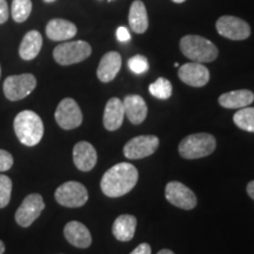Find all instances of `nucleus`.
Masks as SVG:
<instances>
[{"label":"nucleus","mask_w":254,"mask_h":254,"mask_svg":"<svg viewBox=\"0 0 254 254\" xmlns=\"http://www.w3.org/2000/svg\"><path fill=\"white\" fill-rule=\"evenodd\" d=\"M117 38H118V40L122 41V43H125V41H128L131 39V36H129L128 30H127L126 27L122 26L117 30Z\"/></svg>","instance_id":"obj_31"},{"label":"nucleus","mask_w":254,"mask_h":254,"mask_svg":"<svg viewBox=\"0 0 254 254\" xmlns=\"http://www.w3.org/2000/svg\"><path fill=\"white\" fill-rule=\"evenodd\" d=\"M138 178L139 173L134 165L119 163L105 172L100 182L101 190L110 198H119L134 189Z\"/></svg>","instance_id":"obj_1"},{"label":"nucleus","mask_w":254,"mask_h":254,"mask_svg":"<svg viewBox=\"0 0 254 254\" xmlns=\"http://www.w3.org/2000/svg\"><path fill=\"white\" fill-rule=\"evenodd\" d=\"M41 46H43V37L39 32H27L19 46V56L24 60H33L39 55Z\"/></svg>","instance_id":"obj_22"},{"label":"nucleus","mask_w":254,"mask_h":254,"mask_svg":"<svg viewBox=\"0 0 254 254\" xmlns=\"http://www.w3.org/2000/svg\"><path fill=\"white\" fill-rule=\"evenodd\" d=\"M0 77H1V67H0Z\"/></svg>","instance_id":"obj_38"},{"label":"nucleus","mask_w":254,"mask_h":254,"mask_svg":"<svg viewBox=\"0 0 254 254\" xmlns=\"http://www.w3.org/2000/svg\"><path fill=\"white\" fill-rule=\"evenodd\" d=\"M150 93L158 99H168L172 95V84L166 78H158L153 84L150 85Z\"/></svg>","instance_id":"obj_25"},{"label":"nucleus","mask_w":254,"mask_h":254,"mask_svg":"<svg viewBox=\"0 0 254 254\" xmlns=\"http://www.w3.org/2000/svg\"><path fill=\"white\" fill-rule=\"evenodd\" d=\"M37 86V79L31 73L11 75L4 81V94L8 100L18 101L26 98Z\"/></svg>","instance_id":"obj_7"},{"label":"nucleus","mask_w":254,"mask_h":254,"mask_svg":"<svg viewBox=\"0 0 254 254\" xmlns=\"http://www.w3.org/2000/svg\"><path fill=\"white\" fill-rule=\"evenodd\" d=\"M44 1H45V2H53V1H56V0H44Z\"/></svg>","instance_id":"obj_37"},{"label":"nucleus","mask_w":254,"mask_h":254,"mask_svg":"<svg viewBox=\"0 0 254 254\" xmlns=\"http://www.w3.org/2000/svg\"><path fill=\"white\" fill-rule=\"evenodd\" d=\"M128 67L135 74H142V73L147 72L148 62L144 56H134L128 60Z\"/></svg>","instance_id":"obj_28"},{"label":"nucleus","mask_w":254,"mask_h":254,"mask_svg":"<svg viewBox=\"0 0 254 254\" xmlns=\"http://www.w3.org/2000/svg\"><path fill=\"white\" fill-rule=\"evenodd\" d=\"M32 11V1L31 0H13L12 2V18L17 23H23L30 17Z\"/></svg>","instance_id":"obj_26"},{"label":"nucleus","mask_w":254,"mask_h":254,"mask_svg":"<svg viewBox=\"0 0 254 254\" xmlns=\"http://www.w3.org/2000/svg\"><path fill=\"white\" fill-rule=\"evenodd\" d=\"M180 80L192 87H202L209 81V71L200 63L184 64L178 72Z\"/></svg>","instance_id":"obj_13"},{"label":"nucleus","mask_w":254,"mask_h":254,"mask_svg":"<svg viewBox=\"0 0 254 254\" xmlns=\"http://www.w3.org/2000/svg\"><path fill=\"white\" fill-rule=\"evenodd\" d=\"M5 252V245L1 240H0V254H4Z\"/></svg>","instance_id":"obj_35"},{"label":"nucleus","mask_w":254,"mask_h":254,"mask_svg":"<svg viewBox=\"0 0 254 254\" xmlns=\"http://www.w3.org/2000/svg\"><path fill=\"white\" fill-rule=\"evenodd\" d=\"M12 193V180L5 174H0V208L8 205Z\"/></svg>","instance_id":"obj_27"},{"label":"nucleus","mask_w":254,"mask_h":254,"mask_svg":"<svg viewBox=\"0 0 254 254\" xmlns=\"http://www.w3.org/2000/svg\"><path fill=\"white\" fill-rule=\"evenodd\" d=\"M129 26L135 33H145L148 28V17L146 6L141 0H135L132 2L128 14Z\"/></svg>","instance_id":"obj_23"},{"label":"nucleus","mask_w":254,"mask_h":254,"mask_svg":"<svg viewBox=\"0 0 254 254\" xmlns=\"http://www.w3.org/2000/svg\"><path fill=\"white\" fill-rule=\"evenodd\" d=\"M92 53V47L86 41L77 40L60 44L53 51V58L59 65L68 66L81 63Z\"/></svg>","instance_id":"obj_5"},{"label":"nucleus","mask_w":254,"mask_h":254,"mask_svg":"<svg viewBox=\"0 0 254 254\" xmlns=\"http://www.w3.org/2000/svg\"><path fill=\"white\" fill-rule=\"evenodd\" d=\"M64 236L72 246L87 249L92 244V236L88 228L79 221H69L64 228Z\"/></svg>","instance_id":"obj_15"},{"label":"nucleus","mask_w":254,"mask_h":254,"mask_svg":"<svg viewBox=\"0 0 254 254\" xmlns=\"http://www.w3.org/2000/svg\"><path fill=\"white\" fill-rule=\"evenodd\" d=\"M247 194H249L251 198L254 200V180L252 182L249 183V185H247Z\"/></svg>","instance_id":"obj_33"},{"label":"nucleus","mask_w":254,"mask_h":254,"mask_svg":"<svg viewBox=\"0 0 254 254\" xmlns=\"http://www.w3.org/2000/svg\"><path fill=\"white\" fill-rule=\"evenodd\" d=\"M8 19V5L6 0H0V24H4Z\"/></svg>","instance_id":"obj_30"},{"label":"nucleus","mask_w":254,"mask_h":254,"mask_svg":"<svg viewBox=\"0 0 254 254\" xmlns=\"http://www.w3.org/2000/svg\"><path fill=\"white\" fill-rule=\"evenodd\" d=\"M44 208H45V202L43 196L38 193L28 194L15 212V221L21 227L31 226L39 218Z\"/></svg>","instance_id":"obj_8"},{"label":"nucleus","mask_w":254,"mask_h":254,"mask_svg":"<svg viewBox=\"0 0 254 254\" xmlns=\"http://www.w3.org/2000/svg\"><path fill=\"white\" fill-rule=\"evenodd\" d=\"M157 254H174L172 251L171 250H167V249H164V250H161V251H159V252L157 253Z\"/></svg>","instance_id":"obj_34"},{"label":"nucleus","mask_w":254,"mask_h":254,"mask_svg":"<svg viewBox=\"0 0 254 254\" xmlns=\"http://www.w3.org/2000/svg\"><path fill=\"white\" fill-rule=\"evenodd\" d=\"M172 1H174V2H178V4H180V2L186 1V0H172Z\"/></svg>","instance_id":"obj_36"},{"label":"nucleus","mask_w":254,"mask_h":254,"mask_svg":"<svg viewBox=\"0 0 254 254\" xmlns=\"http://www.w3.org/2000/svg\"><path fill=\"white\" fill-rule=\"evenodd\" d=\"M159 138L155 135L134 136L124 146V154L127 159H142L150 157L158 150Z\"/></svg>","instance_id":"obj_12"},{"label":"nucleus","mask_w":254,"mask_h":254,"mask_svg":"<svg viewBox=\"0 0 254 254\" xmlns=\"http://www.w3.org/2000/svg\"><path fill=\"white\" fill-rule=\"evenodd\" d=\"M136 218L131 214L119 215L113 222L112 233L119 241H129L134 237Z\"/></svg>","instance_id":"obj_21"},{"label":"nucleus","mask_w":254,"mask_h":254,"mask_svg":"<svg viewBox=\"0 0 254 254\" xmlns=\"http://www.w3.org/2000/svg\"><path fill=\"white\" fill-rule=\"evenodd\" d=\"M55 118L62 128L74 129L81 125L82 113L77 101L72 98H65L57 107Z\"/></svg>","instance_id":"obj_9"},{"label":"nucleus","mask_w":254,"mask_h":254,"mask_svg":"<svg viewBox=\"0 0 254 254\" xmlns=\"http://www.w3.org/2000/svg\"><path fill=\"white\" fill-rule=\"evenodd\" d=\"M124 110L129 123L133 125H140L147 117V105L142 97L136 94H131L125 97L123 101Z\"/></svg>","instance_id":"obj_17"},{"label":"nucleus","mask_w":254,"mask_h":254,"mask_svg":"<svg viewBox=\"0 0 254 254\" xmlns=\"http://www.w3.org/2000/svg\"><path fill=\"white\" fill-rule=\"evenodd\" d=\"M165 196L170 204L186 211L193 209L198 204L194 192L179 182H170L167 184L165 189Z\"/></svg>","instance_id":"obj_10"},{"label":"nucleus","mask_w":254,"mask_h":254,"mask_svg":"<svg viewBox=\"0 0 254 254\" xmlns=\"http://www.w3.org/2000/svg\"><path fill=\"white\" fill-rule=\"evenodd\" d=\"M183 55L195 63H211L217 59L218 49L212 41L200 36H185L180 40Z\"/></svg>","instance_id":"obj_3"},{"label":"nucleus","mask_w":254,"mask_h":254,"mask_svg":"<svg viewBox=\"0 0 254 254\" xmlns=\"http://www.w3.org/2000/svg\"><path fill=\"white\" fill-rule=\"evenodd\" d=\"M57 202L69 208L81 207L87 202L88 192L82 184L78 182L64 183L55 193Z\"/></svg>","instance_id":"obj_6"},{"label":"nucleus","mask_w":254,"mask_h":254,"mask_svg":"<svg viewBox=\"0 0 254 254\" xmlns=\"http://www.w3.org/2000/svg\"><path fill=\"white\" fill-rule=\"evenodd\" d=\"M125 110H124L123 100L119 98H111L107 101L104 111V127L107 131H117L123 125Z\"/></svg>","instance_id":"obj_16"},{"label":"nucleus","mask_w":254,"mask_h":254,"mask_svg":"<svg viewBox=\"0 0 254 254\" xmlns=\"http://www.w3.org/2000/svg\"><path fill=\"white\" fill-rule=\"evenodd\" d=\"M254 101V93L250 90H238L227 92L219 97V104L225 109H244Z\"/></svg>","instance_id":"obj_20"},{"label":"nucleus","mask_w":254,"mask_h":254,"mask_svg":"<svg viewBox=\"0 0 254 254\" xmlns=\"http://www.w3.org/2000/svg\"><path fill=\"white\" fill-rule=\"evenodd\" d=\"M122 68V56L118 52H109L101 58L97 69L100 81L110 82L118 74Z\"/></svg>","instance_id":"obj_18"},{"label":"nucleus","mask_w":254,"mask_h":254,"mask_svg":"<svg viewBox=\"0 0 254 254\" xmlns=\"http://www.w3.org/2000/svg\"><path fill=\"white\" fill-rule=\"evenodd\" d=\"M46 34L53 41L68 40L77 34V26L65 19H52L46 26Z\"/></svg>","instance_id":"obj_19"},{"label":"nucleus","mask_w":254,"mask_h":254,"mask_svg":"<svg viewBox=\"0 0 254 254\" xmlns=\"http://www.w3.org/2000/svg\"><path fill=\"white\" fill-rule=\"evenodd\" d=\"M233 122L239 128L254 133V107H244L234 114Z\"/></svg>","instance_id":"obj_24"},{"label":"nucleus","mask_w":254,"mask_h":254,"mask_svg":"<svg viewBox=\"0 0 254 254\" xmlns=\"http://www.w3.org/2000/svg\"><path fill=\"white\" fill-rule=\"evenodd\" d=\"M13 127L19 141L25 146H36L43 139V120L33 111L26 110L18 113L14 118Z\"/></svg>","instance_id":"obj_2"},{"label":"nucleus","mask_w":254,"mask_h":254,"mask_svg":"<svg viewBox=\"0 0 254 254\" xmlns=\"http://www.w3.org/2000/svg\"><path fill=\"white\" fill-rule=\"evenodd\" d=\"M151 253H152L151 246L146 243L140 244V245L135 247V249L131 252V254H151Z\"/></svg>","instance_id":"obj_32"},{"label":"nucleus","mask_w":254,"mask_h":254,"mask_svg":"<svg viewBox=\"0 0 254 254\" xmlns=\"http://www.w3.org/2000/svg\"><path fill=\"white\" fill-rule=\"evenodd\" d=\"M98 160V154L93 145L87 141H79L73 147V161L75 167L82 172L93 170Z\"/></svg>","instance_id":"obj_14"},{"label":"nucleus","mask_w":254,"mask_h":254,"mask_svg":"<svg viewBox=\"0 0 254 254\" xmlns=\"http://www.w3.org/2000/svg\"><path fill=\"white\" fill-rule=\"evenodd\" d=\"M13 165V157L9 152L5 150H0V172L8 171Z\"/></svg>","instance_id":"obj_29"},{"label":"nucleus","mask_w":254,"mask_h":254,"mask_svg":"<svg viewBox=\"0 0 254 254\" xmlns=\"http://www.w3.org/2000/svg\"><path fill=\"white\" fill-rule=\"evenodd\" d=\"M217 147V140L208 133H194L187 135L179 144V154L185 159H199L212 154Z\"/></svg>","instance_id":"obj_4"},{"label":"nucleus","mask_w":254,"mask_h":254,"mask_svg":"<svg viewBox=\"0 0 254 254\" xmlns=\"http://www.w3.org/2000/svg\"><path fill=\"white\" fill-rule=\"evenodd\" d=\"M218 33L231 40H245L251 36V27L243 19L233 15H224L215 24Z\"/></svg>","instance_id":"obj_11"}]
</instances>
